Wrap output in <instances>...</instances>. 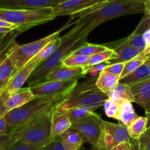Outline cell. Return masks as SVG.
<instances>
[{
	"label": "cell",
	"instance_id": "obj_49",
	"mask_svg": "<svg viewBox=\"0 0 150 150\" xmlns=\"http://www.w3.org/2000/svg\"><path fill=\"white\" fill-rule=\"evenodd\" d=\"M146 129L150 127V112H146Z\"/></svg>",
	"mask_w": 150,
	"mask_h": 150
},
{
	"label": "cell",
	"instance_id": "obj_3",
	"mask_svg": "<svg viewBox=\"0 0 150 150\" xmlns=\"http://www.w3.org/2000/svg\"><path fill=\"white\" fill-rule=\"evenodd\" d=\"M96 78L97 77H93L80 84L77 83L56 109L65 111L73 108H86L96 110L103 106L108 97L96 86Z\"/></svg>",
	"mask_w": 150,
	"mask_h": 150
},
{
	"label": "cell",
	"instance_id": "obj_7",
	"mask_svg": "<svg viewBox=\"0 0 150 150\" xmlns=\"http://www.w3.org/2000/svg\"><path fill=\"white\" fill-rule=\"evenodd\" d=\"M73 24H74V23L69 21L63 27L54 33L42 38L41 39L36 40L27 44L19 45L16 42L11 52V56L14 64L13 75L23 66H25L30 60L34 58L49 43L55 39L56 38L59 37L62 31Z\"/></svg>",
	"mask_w": 150,
	"mask_h": 150
},
{
	"label": "cell",
	"instance_id": "obj_10",
	"mask_svg": "<svg viewBox=\"0 0 150 150\" xmlns=\"http://www.w3.org/2000/svg\"><path fill=\"white\" fill-rule=\"evenodd\" d=\"M130 140L131 137L126 126L103 120L102 150H110L122 143L129 142Z\"/></svg>",
	"mask_w": 150,
	"mask_h": 150
},
{
	"label": "cell",
	"instance_id": "obj_25",
	"mask_svg": "<svg viewBox=\"0 0 150 150\" xmlns=\"http://www.w3.org/2000/svg\"><path fill=\"white\" fill-rule=\"evenodd\" d=\"M131 138H139L146 129V119L138 116L127 127Z\"/></svg>",
	"mask_w": 150,
	"mask_h": 150
},
{
	"label": "cell",
	"instance_id": "obj_29",
	"mask_svg": "<svg viewBox=\"0 0 150 150\" xmlns=\"http://www.w3.org/2000/svg\"><path fill=\"white\" fill-rule=\"evenodd\" d=\"M116 42L118 44H125L132 46V47L141 50V52H143L146 48V43L143 38V34H137V33H132L129 36L123 39L117 41Z\"/></svg>",
	"mask_w": 150,
	"mask_h": 150
},
{
	"label": "cell",
	"instance_id": "obj_21",
	"mask_svg": "<svg viewBox=\"0 0 150 150\" xmlns=\"http://www.w3.org/2000/svg\"><path fill=\"white\" fill-rule=\"evenodd\" d=\"M150 77V57L146 59L143 64H141L136 70L127 77H125L120 80L122 83H127V84H132L136 82L141 81Z\"/></svg>",
	"mask_w": 150,
	"mask_h": 150
},
{
	"label": "cell",
	"instance_id": "obj_52",
	"mask_svg": "<svg viewBox=\"0 0 150 150\" xmlns=\"http://www.w3.org/2000/svg\"><path fill=\"white\" fill-rule=\"evenodd\" d=\"M140 1H141V2H143L144 3H145V2H150V0H140Z\"/></svg>",
	"mask_w": 150,
	"mask_h": 150
},
{
	"label": "cell",
	"instance_id": "obj_40",
	"mask_svg": "<svg viewBox=\"0 0 150 150\" xmlns=\"http://www.w3.org/2000/svg\"><path fill=\"white\" fill-rule=\"evenodd\" d=\"M11 132V129L8 126L5 117L0 118V136L5 135V134H9Z\"/></svg>",
	"mask_w": 150,
	"mask_h": 150
},
{
	"label": "cell",
	"instance_id": "obj_30",
	"mask_svg": "<svg viewBox=\"0 0 150 150\" xmlns=\"http://www.w3.org/2000/svg\"><path fill=\"white\" fill-rule=\"evenodd\" d=\"M63 112L70 119L72 123L74 122H77V121L80 120V119H83V118L88 117V116H91V115L96 113V112L93 110L86 108H73V109L65 110Z\"/></svg>",
	"mask_w": 150,
	"mask_h": 150
},
{
	"label": "cell",
	"instance_id": "obj_46",
	"mask_svg": "<svg viewBox=\"0 0 150 150\" xmlns=\"http://www.w3.org/2000/svg\"><path fill=\"white\" fill-rule=\"evenodd\" d=\"M143 38H144V41L146 43V47L150 46V29L146 30L144 33H143Z\"/></svg>",
	"mask_w": 150,
	"mask_h": 150
},
{
	"label": "cell",
	"instance_id": "obj_1",
	"mask_svg": "<svg viewBox=\"0 0 150 150\" xmlns=\"http://www.w3.org/2000/svg\"><path fill=\"white\" fill-rule=\"evenodd\" d=\"M144 12L145 5L140 0H102L96 5L77 15V18L74 23L91 33L96 27L110 20Z\"/></svg>",
	"mask_w": 150,
	"mask_h": 150
},
{
	"label": "cell",
	"instance_id": "obj_50",
	"mask_svg": "<svg viewBox=\"0 0 150 150\" xmlns=\"http://www.w3.org/2000/svg\"><path fill=\"white\" fill-rule=\"evenodd\" d=\"M144 5H145V12L144 13H146L150 15V2H145Z\"/></svg>",
	"mask_w": 150,
	"mask_h": 150
},
{
	"label": "cell",
	"instance_id": "obj_47",
	"mask_svg": "<svg viewBox=\"0 0 150 150\" xmlns=\"http://www.w3.org/2000/svg\"><path fill=\"white\" fill-rule=\"evenodd\" d=\"M53 150H65L64 146H63V144H62V141L61 140L58 139L57 138L55 141V144H54V149Z\"/></svg>",
	"mask_w": 150,
	"mask_h": 150
},
{
	"label": "cell",
	"instance_id": "obj_37",
	"mask_svg": "<svg viewBox=\"0 0 150 150\" xmlns=\"http://www.w3.org/2000/svg\"><path fill=\"white\" fill-rule=\"evenodd\" d=\"M125 63H113V64H110L105 69V71L116 75V76L119 77V78H120L121 75H122V72L124 71V69H125Z\"/></svg>",
	"mask_w": 150,
	"mask_h": 150
},
{
	"label": "cell",
	"instance_id": "obj_22",
	"mask_svg": "<svg viewBox=\"0 0 150 150\" xmlns=\"http://www.w3.org/2000/svg\"><path fill=\"white\" fill-rule=\"evenodd\" d=\"M138 117V116L135 112L132 102L122 101L120 102V115L119 122L121 125L128 127Z\"/></svg>",
	"mask_w": 150,
	"mask_h": 150
},
{
	"label": "cell",
	"instance_id": "obj_41",
	"mask_svg": "<svg viewBox=\"0 0 150 150\" xmlns=\"http://www.w3.org/2000/svg\"><path fill=\"white\" fill-rule=\"evenodd\" d=\"M15 43L16 41H14L13 43H12V44L8 47V48L5 49V50H4L1 54H0V66L2 65V63L4 62V60H5V59L7 58V57L10 54V53H11L13 47V45L15 44Z\"/></svg>",
	"mask_w": 150,
	"mask_h": 150
},
{
	"label": "cell",
	"instance_id": "obj_39",
	"mask_svg": "<svg viewBox=\"0 0 150 150\" xmlns=\"http://www.w3.org/2000/svg\"><path fill=\"white\" fill-rule=\"evenodd\" d=\"M14 141H15V140L11 138L10 134H5V135L0 136V150L5 148L7 146L10 145Z\"/></svg>",
	"mask_w": 150,
	"mask_h": 150
},
{
	"label": "cell",
	"instance_id": "obj_43",
	"mask_svg": "<svg viewBox=\"0 0 150 150\" xmlns=\"http://www.w3.org/2000/svg\"><path fill=\"white\" fill-rule=\"evenodd\" d=\"M57 139V138H56ZM56 139H52L50 141H49L47 144H46L45 145H44L43 146H41V148L38 149V150H53L54 149V144H55Z\"/></svg>",
	"mask_w": 150,
	"mask_h": 150
},
{
	"label": "cell",
	"instance_id": "obj_53",
	"mask_svg": "<svg viewBox=\"0 0 150 150\" xmlns=\"http://www.w3.org/2000/svg\"><path fill=\"white\" fill-rule=\"evenodd\" d=\"M90 150H98V149H96V148H93V149H90Z\"/></svg>",
	"mask_w": 150,
	"mask_h": 150
},
{
	"label": "cell",
	"instance_id": "obj_9",
	"mask_svg": "<svg viewBox=\"0 0 150 150\" xmlns=\"http://www.w3.org/2000/svg\"><path fill=\"white\" fill-rule=\"evenodd\" d=\"M77 83V80L46 81L32 87L31 90L35 97H61L67 96Z\"/></svg>",
	"mask_w": 150,
	"mask_h": 150
},
{
	"label": "cell",
	"instance_id": "obj_24",
	"mask_svg": "<svg viewBox=\"0 0 150 150\" xmlns=\"http://www.w3.org/2000/svg\"><path fill=\"white\" fill-rule=\"evenodd\" d=\"M108 47L105 46V44H90L86 41V43L80 46L79 48L74 50L72 53L77 54H81V55H86L91 57L95 54L101 52L102 51H105Z\"/></svg>",
	"mask_w": 150,
	"mask_h": 150
},
{
	"label": "cell",
	"instance_id": "obj_33",
	"mask_svg": "<svg viewBox=\"0 0 150 150\" xmlns=\"http://www.w3.org/2000/svg\"><path fill=\"white\" fill-rule=\"evenodd\" d=\"M44 145L45 144H29L21 141H15L1 150H38Z\"/></svg>",
	"mask_w": 150,
	"mask_h": 150
},
{
	"label": "cell",
	"instance_id": "obj_45",
	"mask_svg": "<svg viewBox=\"0 0 150 150\" xmlns=\"http://www.w3.org/2000/svg\"><path fill=\"white\" fill-rule=\"evenodd\" d=\"M0 27H5V28H11L13 30H16V29L20 28L18 26L15 25V24H13L11 23L7 22V21H4L2 19H0ZM25 31V30H24Z\"/></svg>",
	"mask_w": 150,
	"mask_h": 150
},
{
	"label": "cell",
	"instance_id": "obj_31",
	"mask_svg": "<svg viewBox=\"0 0 150 150\" xmlns=\"http://www.w3.org/2000/svg\"><path fill=\"white\" fill-rule=\"evenodd\" d=\"M61 44V37H57L55 39L52 40L51 42L49 43L41 52H40L35 57V58L38 59V60H41V62H43L44 60H45L46 59L48 58L50 56H51L54 52L56 51L57 48L59 47V46Z\"/></svg>",
	"mask_w": 150,
	"mask_h": 150
},
{
	"label": "cell",
	"instance_id": "obj_48",
	"mask_svg": "<svg viewBox=\"0 0 150 150\" xmlns=\"http://www.w3.org/2000/svg\"><path fill=\"white\" fill-rule=\"evenodd\" d=\"M13 29L11 28H5V27H0V34H5V33H10V32L13 31Z\"/></svg>",
	"mask_w": 150,
	"mask_h": 150
},
{
	"label": "cell",
	"instance_id": "obj_51",
	"mask_svg": "<svg viewBox=\"0 0 150 150\" xmlns=\"http://www.w3.org/2000/svg\"><path fill=\"white\" fill-rule=\"evenodd\" d=\"M143 108L144 109L145 112H149L150 111V101H149L148 102H146V104H144Z\"/></svg>",
	"mask_w": 150,
	"mask_h": 150
},
{
	"label": "cell",
	"instance_id": "obj_55",
	"mask_svg": "<svg viewBox=\"0 0 150 150\" xmlns=\"http://www.w3.org/2000/svg\"><path fill=\"white\" fill-rule=\"evenodd\" d=\"M148 57H150V54H149V55H148Z\"/></svg>",
	"mask_w": 150,
	"mask_h": 150
},
{
	"label": "cell",
	"instance_id": "obj_17",
	"mask_svg": "<svg viewBox=\"0 0 150 150\" xmlns=\"http://www.w3.org/2000/svg\"><path fill=\"white\" fill-rule=\"evenodd\" d=\"M35 98V96L32 92L31 88H21L15 93L10 94L5 104L7 112L16 108L23 106L34 99Z\"/></svg>",
	"mask_w": 150,
	"mask_h": 150
},
{
	"label": "cell",
	"instance_id": "obj_6",
	"mask_svg": "<svg viewBox=\"0 0 150 150\" xmlns=\"http://www.w3.org/2000/svg\"><path fill=\"white\" fill-rule=\"evenodd\" d=\"M53 8L30 10H11L0 8V19L18 26L24 30L45 24L55 18Z\"/></svg>",
	"mask_w": 150,
	"mask_h": 150
},
{
	"label": "cell",
	"instance_id": "obj_26",
	"mask_svg": "<svg viewBox=\"0 0 150 150\" xmlns=\"http://www.w3.org/2000/svg\"><path fill=\"white\" fill-rule=\"evenodd\" d=\"M90 57L71 53L62 62V65L69 67H86L88 66Z\"/></svg>",
	"mask_w": 150,
	"mask_h": 150
},
{
	"label": "cell",
	"instance_id": "obj_27",
	"mask_svg": "<svg viewBox=\"0 0 150 150\" xmlns=\"http://www.w3.org/2000/svg\"><path fill=\"white\" fill-rule=\"evenodd\" d=\"M148 57V55H146L144 53L141 52L139 55L125 63V69H124L123 72H122L120 77V80H122V79L127 77L128 75L135 71L141 64H143L146 60Z\"/></svg>",
	"mask_w": 150,
	"mask_h": 150
},
{
	"label": "cell",
	"instance_id": "obj_23",
	"mask_svg": "<svg viewBox=\"0 0 150 150\" xmlns=\"http://www.w3.org/2000/svg\"><path fill=\"white\" fill-rule=\"evenodd\" d=\"M13 61L10 53L9 55L0 66V91L5 88L8 86L13 75Z\"/></svg>",
	"mask_w": 150,
	"mask_h": 150
},
{
	"label": "cell",
	"instance_id": "obj_15",
	"mask_svg": "<svg viewBox=\"0 0 150 150\" xmlns=\"http://www.w3.org/2000/svg\"><path fill=\"white\" fill-rule=\"evenodd\" d=\"M105 45L108 48L114 50L117 54V57L108 61L110 65L116 63H127L142 52L141 50L132 46L125 44H118L116 41L106 44Z\"/></svg>",
	"mask_w": 150,
	"mask_h": 150
},
{
	"label": "cell",
	"instance_id": "obj_28",
	"mask_svg": "<svg viewBox=\"0 0 150 150\" xmlns=\"http://www.w3.org/2000/svg\"><path fill=\"white\" fill-rule=\"evenodd\" d=\"M116 57H117V54L115 52V50H112V49L108 48L105 51H102L101 52L91 56L88 66L100 64V63L112 60V59L116 58Z\"/></svg>",
	"mask_w": 150,
	"mask_h": 150
},
{
	"label": "cell",
	"instance_id": "obj_12",
	"mask_svg": "<svg viewBox=\"0 0 150 150\" xmlns=\"http://www.w3.org/2000/svg\"><path fill=\"white\" fill-rule=\"evenodd\" d=\"M66 0H0V8L30 10L54 8Z\"/></svg>",
	"mask_w": 150,
	"mask_h": 150
},
{
	"label": "cell",
	"instance_id": "obj_8",
	"mask_svg": "<svg viewBox=\"0 0 150 150\" xmlns=\"http://www.w3.org/2000/svg\"><path fill=\"white\" fill-rule=\"evenodd\" d=\"M102 122L103 119L99 114L89 116L72 123V129L78 131L93 148L102 150Z\"/></svg>",
	"mask_w": 150,
	"mask_h": 150
},
{
	"label": "cell",
	"instance_id": "obj_54",
	"mask_svg": "<svg viewBox=\"0 0 150 150\" xmlns=\"http://www.w3.org/2000/svg\"><path fill=\"white\" fill-rule=\"evenodd\" d=\"M2 35H0V40H1V38H2Z\"/></svg>",
	"mask_w": 150,
	"mask_h": 150
},
{
	"label": "cell",
	"instance_id": "obj_32",
	"mask_svg": "<svg viewBox=\"0 0 150 150\" xmlns=\"http://www.w3.org/2000/svg\"><path fill=\"white\" fill-rule=\"evenodd\" d=\"M103 108L105 115L108 118L119 121L120 115V102H112L108 99L103 104Z\"/></svg>",
	"mask_w": 150,
	"mask_h": 150
},
{
	"label": "cell",
	"instance_id": "obj_13",
	"mask_svg": "<svg viewBox=\"0 0 150 150\" xmlns=\"http://www.w3.org/2000/svg\"><path fill=\"white\" fill-rule=\"evenodd\" d=\"M41 63V60L36 58H33L24 66L18 71L13 75L7 86L6 88L10 94L15 93L16 91L22 88L24 83L27 82L33 72L35 70L38 66Z\"/></svg>",
	"mask_w": 150,
	"mask_h": 150
},
{
	"label": "cell",
	"instance_id": "obj_2",
	"mask_svg": "<svg viewBox=\"0 0 150 150\" xmlns=\"http://www.w3.org/2000/svg\"><path fill=\"white\" fill-rule=\"evenodd\" d=\"M89 32L75 25L68 33L61 37V44L51 56L41 62L27 80L28 87H34L46 81L49 73L61 66L63 60L74 50L86 42Z\"/></svg>",
	"mask_w": 150,
	"mask_h": 150
},
{
	"label": "cell",
	"instance_id": "obj_11",
	"mask_svg": "<svg viewBox=\"0 0 150 150\" xmlns=\"http://www.w3.org/2000/svg\"><path fill=\"white\" fill-rule=\"evenodd\" d=\"M102 0H66L60 5L53 8V13L58 16H69L72 21L74 18L81 13L95 6Z\"/></svg>",
	"mask_w": 150,
	"mask_h": 150
},
{
	"label": "cell",
	"instance_id": "obj_35",
	"mask_svg": "<svg viewBox=\"0 0 150 150\" xmlns=\"http://www.w3.org/2000/svg\"><path fill=\"white\" fill-rule=\"evenodd\" d=\"M149 29H150V15L146 13H144V16L142 17L141 21L133 33H137V34H143L146 30Z\"/></svg>",
	"mask_w": 150,
	"mask_h": 150
},
{
	"label": "cell",
	"instance_id": "obj_14",
	"mask_svg": "<svg viewBox=\"0 0 150 150\" xmlns=\"http://www.w3.org/2000/svg\"><path fill=\"white\" fill-rule=\"evenodd\" d=\"M85 76L86 74H85L84 67H69L61 65L49 73L46 77V81L78 80V79L84 77Z\"/></svg>",
	"mask_w": 150,
	"mask_h": 150
},
{
	"label": "cell",
	"instance_id": "obj_38",
	"mask_svg": "<svg viewBox=\"0 0 150 150\" xmlns=\"http://www.w3.org/2000/svg\"><path fill=\"white\" fill-rule=\"evenodd\" d=\"M141 150H150V127L139 138Z\"/></svg>",
	"mask_w": 150,
	"mask_h": 150
},
{
	"label": "cell",
	"instance_id": "obj_19",
	"mask_svg": "<svg viewBox=\"0 0 150 150\" xmlns=\"http://www.w3.org/2000/svg\"><path fill=\"white\" fill-rule=\"evenodd\" d=\"M106 94L108 99L112 102H121L122 101H129L134 102V96L130 86L122 82H119L114 88L106 93Z\"/></svg>",
	"mask_w": 150,
	"mask_h": 150
},
{
	"label": "cell",
	"instance_id": "obj_16",
	"mask_svg": "<svg viewBox=\"0 0 150 150\" xmlns=\"http://www.w3.org/2000/svg\"><path fill=\"white\" fill-rule=\"evenodd\" d=\"M72 122L63 111L55 109L52 112L51 135L52 139L58 138L71 127Z\"/></svg>",
	"mask_w": 150,
	"mask_h": 150
},
{
	"label": "cell",
	"instance_id": "obj_5",
	"mask_svg": "<svg viewBox=\"0 0 150 150\" xmlns=\"http://www.w3.org/2000/svg\"><path fill=\"white\" fill-rule=\"evenodd\" d=\"M54 110L47 112L10 132L15 141L29 144H46L52 140V116Z\"/></svg>",
	"mask_w": 150,
	"mask_h": 150
},
{
	"label": "cell",
	"instance_id": "obj_36",
	"mask_svg": "<svg viewBox=\"0 0 150 150\" xmlns=\"http://www.w3.org/2000/svg\"><path fill=\"white\" fill-rule=\"evenodd\" d=\"M6 87L0 91V118L4 117L7 113L5 104H6L7 100L9 97L10 93H8Z\"/></svg>",
	"mask_w": 150,
	"mask_h": 150
},
{
	"label": "cell",
	"instance_id": "obj_44",
	"mask_svg": "<svg viewBox=\"0 0 150 150\" xmlns=\"http://www.w3.org/2000/svg\"><path fill=\"white\" fill-rule=\"evenodd\" d=\"M129 146H130V144H129V142L122 143V144L116 146L110 150H129Z\"/></svg>",
	"mask_w": 150,
	"mask_h": 150
},
{
	"label": "cell",
	"instance_id": "obj_20",
	"mask_svg": "<svg viewBox=\"0 0 150 150\" xmlns=\"http://www.w3.org/2000/svg\"><path fill=\"white\" fill-rule=\"evenodd\" d=\"M120 82V78L106 71H102L97 76L96 86L103 93H106L112 90Z\"/></svg>",
	"mask_w": 150,
	"mask_h": 150
},
{
	"label": "cell",
	"instance_id": "obj_18",
	"mask_svg": "<svg viewBox=\"0 0 150 150\" xmlns=\"http://www.w3.org/2000/svg\"><path fill=\"white\" fill-rule=\"evenodd\" d=\"M65 150H80L86 139L76 129L70 128L60 137Z\"/></svg>",
	"mask_w": 150,
	"mask_h": 150
},
{
	"label": "cell",
	"instance_id": "obj_34",
	"mask_svg": "<svg viewBox=\"0 0 150 150\" xmlns=\"http://www.w3.org/2000/svg\"><path fill=\"white\" fill-rule=\"evenodd\" d=\"M109 65L110 63H108V61H107L105 63H100V64L94 65V66H86V67H84L85 74H90L92 77H97L99 73L105 70Z\"/></svg>",
	"mask_w": 150,
	"mask_h": 150
},
{
	"label": "cell",
	"instance_id": "obj_42",
	"mask_svg": "<svg viewBox=\"0 0 150 150\" xmlns=\"http://www.w3.org/2000/svg\"><path fill=\"white\" fill-rule=\"evenodd\" d=\"M129 150H141L139 138H131L129 141Z\"/></svg>",
	"mask_w": 150,
	"mask_h": 150
},
{
	"label": "cell",
	"instance_id": "obj_4",
	"mask_svg": "<svg viewBox=\"0 0 150 150\" xmlns=\"http://www.w3.org/2000/svg\"><path fill=\"white\" fill-rule=\"evenodd\" d=\"M66 97H35L23 106L8 112L4 117L11 132L46 112L55 110Z\"/></svg>",
	"mask_w": 150,
	"mask_h": 150
}]
</instances>
